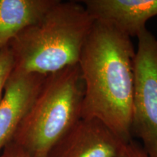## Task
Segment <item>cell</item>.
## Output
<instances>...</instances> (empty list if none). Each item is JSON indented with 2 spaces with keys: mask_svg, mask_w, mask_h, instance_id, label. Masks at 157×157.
I'll use <instances>...</instances> for the list:
<instances>
[{
  "mask_svg": "<svg viewBox=\"0 0 157 157\" xmlns=\"http://www.w3.org/2000/svg\"><path fill=\"white\" fill-rule=\"evenodd\" d=\"M113 157H149L142 145L133 141L124 143L117 154Z\"/></svg>",
  "mask_w": 157,
  "mask_h": 157,
  "instance_id": "cell-10",
  "label": "cell"
},
{
  "mask_svg": "<svg viewBox=\"0 0 157 157\" xmlns=\"http://www.w3.org/2000/svg\"><path fill=\"white\" fill-rule=\"evenodd\" d=\"M84 84L78 64L45 77L11 142L34 157L50 149L82 119Z\"/></svg>",
  "mask_w": 157,
  "mask_h": 157,
  "instance_id": "cell-3",
  "label": "cell"
},
{
  "mask_svg": "<svg viewBox=\"0 0 157 157\" xmlns=\"http://www.w3.org/2000/svg\"><path fill=\"white\" fill-rule=\"evenodd\" d=\"M14 68V60L8 46L0 50V101L3 97L7 80Z\"/></svg>",
  "mask_w": 157,
  "mask_h": 157,
  "instance_id": "cell-9",
  "label": "cell"
},
{
  "mask_svg": "<svg viewBox=\"0 0 157 157\" xmlns=\"http://www.w3.org/2000/svg\"><path fill=\"white\" fill-rule=\"evenodd\" d=\"M125 143L95 119H81L47 157H113Z\"/></svg>",
  "mask_w": 157,
  "mask_h": 157,
  "instance_id": "cell-5",
  "label": "cell"
},
{
  "mask_svg": "<svg viewBox=\"0 0 157 157\" xmlns=\"http://www.w3.org/2000/svg\"><path fill=\"white\" fill-rule=\"evenodd\" d=\"M0 157H34L29 155L22 148H20L13 142H10L5 147Z\"/></svg>",
  "mask_w": 157,
  "mask_h": 157,
  "instance_id": "cell-11",
  "label": "cell"
},
{
  "mask_svg": "<svg viewBox=\"0 0 157 157\" xmlns=\"http://www.w3.org/2000/svg\"><path fill=\"white\" fill-rule=\"evenodd\" d=\"M94 22L81 2L57 0L9 43L13 71L48 75L78 64Z\"/></svg>",
  "mask_w": 157,
  "mask_h": 157,
  "instance_id": "cell-2",
  "label": "cell"
},
{
  "mask_svg": "<svg viewBox=\"0 0 157 157\" xmlns=\"http://www.w3.org/2000/svg\"><path fill=\"white\" fill-rule=\"evenodd\" d=\"M135 52L132 39L95 21L78 66L84 84L82 119H95L124 142L132 140Z\"/></svg>",
  "mask_w": 157,
  "mask_h": 157,
  "instance_id": "cell-1",
  "label": "cell"
},
{
  "mask_svg": "<svg viewBox=\"0 0 157 157\" xmlns=\"http://www.w3.org/2000/svg\"><path fill=\"white\" fill-rule=\"evenodd\" d=\"M95 21L112 25L127 36H137L149 19L157 16V0H84Z\"/></svg>",
  "mask_w": 157,
  "mask_h": 157,
  "instance_id": "cell-7",
  "label": "cell"
},
{
  "mask_svg": "<svg viewBox=\"0 0 157 157\" xmlns=\"http://www.w3.org/2000/svg\"><path fill=\"white\" fill-rule=\"evenodd\" d=\"M47 75L13 71L0 101V155L38 94Z\"/></svg>",
  "mask_w": 157,
  "mask_h": 157,
  "instance_id": "cell-6",
  "label": "cell"
},
{
  "mask_svg": "<svg viewBox=\"0 0 157 157\" xmlns=\"http://www.w3.org/2000/svg\"><path fill=\"white\" fill-rule=\"evenodd\" d=\"M57 0H0V50L34 24Z\"/></svg>",
  "mask_w": 157,
  "mask_h": 157,
  "instance_id": "cell-8",
  "label": "cell"
},
{
  "mask_svg": "<svg viewBox=\"0 0 157 157\" xmlns=\"http://www.w3.org/2000/svg\"><path fill=\"white\" fill-rule=\"evenodd\" d=\"M137 37L131 130L149 157H157V39L147 29Z\"/></svg>",
  "mask_w": 157,
  "mask_h": 157,
  "instance_id": "cell-4",
  "label": "cell"
}]
</instances>
